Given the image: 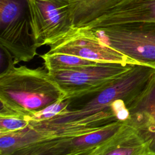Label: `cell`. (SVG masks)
I'll list each match as a JSON object with an SVG mask.
<instances>
[{
  "label": "cell",
  "mask_w": 155,
  "mask_h": 155,
  "mask_svg": "<svg viewBox=\"0 0 155 155\" xmlns=\"http://www.w3.org/2000/svg\"><path fill=\"white\" fill-rule=\"evenodd\" d=\"M116 120L117 119L108 108L84 118L64 124L32 121L27 129L28 145L42 140L82 136L99 130Z\"/></svg>",
  "instance_id": "cell-9"
},
{
  "label": "cell",
  "mask_w": 155,
  "mask_h": 155,
  "mask_svg": "<svg viewBox=\"0 0 155 155\" xmlns=\"http://www.w3.org/2000/svg\"><path fill=\"white\" fill-rule=\"evenodd\" d=\"M0 42L13 50L33 44L27 0H0Z\"/></svg>",
  "instance_id": "cell-8"
},
{
  "label": "cell",
  "mask_w": 155,
  "mask_h": 155,
  "mask_svg": "<svg viewBox=\"0 0 155 155\" xmlns=\"http://www.w3.org/2000/svg\"><path fill=\"white\" fill-rule=\"evenodd\" d=\"M74 27H84L125 0H69Z\"/></svg>",
  "instance_id": "cell-13"
},
{
  "label": "cell",
  "mask_w": 155,
  "mask_h": 155,
  "mask_svg": "<svg viewBox=\"0 0 155 155\" xmlns=\"http://www.w3.org/2000/svg\"><path fill=\"white\" fill-rule=\"evenodd\" d=\"M7 67L0 74V116L30 118L36 112L64 100V91L44 67L16 66L4 53Z\"/></svg>",
  "instance_id": "cell-1"
},
{
  "label": "cell",
  "mask_w": 155,
  "mask_h": 155,
  "mask_svg": "<svg viewBox=\"0 0 155 155\" xmlns=\"http://www.w3.org/2000/svg\"><path fill=\"white\" fill-rule=\"evenodd\" d=\"M139 22H155V0H125L84 27L94 29Z\"/></svg>",
  "instance_id": "cell-11"
},
{
  "label": "cell",
  "mask_w": 155,
  "mask_h": 155,
  "mask_svg": "<svg viewBox=\"0 0 155 155\" xmlns=\"http://www.w3.org/2000/svg\"><path fill=\"white\" fill-rule=\"evenodd\" d=\"M109 108L117 120L124 122L130 117V111L125 102L120 99L114 101Z\"/></svg>",
  "instance_id": "cell-17"
},
{
  "label": "cell",
  "mask_w": 155,
  "mask_h": 155,
  "mask_svg": "<svg viewBox=\"0 0 155 155\" xmlns=\"http://www.w3.org/2000/svg\"><path fill=\"white\" fill-rule=\"evenodd\" d=\"M107 45L137 64L155 70V22H139L92 29Z\"/></svg>",
  "instance_id": "cell-3"
},
{
  "label": "cell",
  "mask_w": 155,
  "mask_h": 155,
  "mask_svg": "<svg viewBox=\"0 0 155 155\" xmlns=\"http://www.w3.org/2000/svg\"><path fill=\"white\" fill-rule=\"evenodd\" d=\"M49 46L48 53L71 54L99 62L137 64L119 51L104 43L95 32L87 27H72Z\"/></svg>",
  "instance_id": "cell-6"
},
{
  "label": "cell",
  "mask_w": 155,
  "mask_h": 155,
  "mask_svg": "<svg viewBox=\"0 0 155 155\" xmlns=\"http://www.w3.org/2000/svg\"><path fill=\"white\" fill-rule=\"evenodd\" d=\"M30 26L38 47L49 45L74 27L69 0H27Z\"/></svg>",
  "instance_id": "cell-5"
},
{
  "label": "cell",
  "mask_w": 155,
  "mask_h": 155,
  "mask_svg": "<svg viewBox=\"0 0 155 155\" xmlns=\"http://www.w3.org/2000/svg\"><path fill=\"white\" fill-rule=\"evenodd\" d=\"M134 64L98 62L75 68L49 72L65 94L64 100L97 93L112 84Z\"/></svg>",
  "instance_id": "cell-4"
},
{
  "label": "cell",
  "mask_w": 155,
  "mask_h": 155,
  "mask_svg": "<svg viewBox=\"0 0 155 155\" xmlns=\"http://www.w3.org/2000/svg\"><path fill=\"white\" fill-rule=\"evenodd\" d=\"M150 145L136 128L124 121L112 136L92 151L91 155H151Z\"/></svg>",
  "instance_id": "cell-10"
},
{
  "label": "cell",
  "mask_w": 155,
  "mask_h": 155,
  "mask_svg": "<svg viewBox=\"0 0 155 155\" xmlns=\"http://www.w3.org/2000/svg\"><path fill=\"white\" fill-rule=\"evenodd\" d=\"M40 56L43 59L44 67L47 69L48 72L94 65L99 62L71 54L62 53H47Z\"/></svg>",
  "instance_id": "cell-14"
},
{
  "label": "cell",
  "mask_w": 155,
  "mask_h": 155,
  "mask_svg": "<svg viewBox=\"0 0 155 155\" xmlns=\"http://www.w3.org/2000/svg\"><path fill=\"white\" fill-rule=\"evenodd\" d=\"M122 123L116 120L82 136L42 140L20 148L15 155H91L95 148L115 133Z\"/></svg>",
  "instance_id": "cell-7"
},
{
  "label": "cell",
  "mask_w": 155,
  "mask_h": 155,
  "mask_svg": "<svg viewBox=\"0 0 155 155\" xmlns=\"http://www.w3.org/2000/svg\"><path fill=\"white\" fill-rule=\"evenodd\" d=\"M150 148L151 153V155H155V139L151 141L150 145Z\"/></svg>",
  "instance_id": "cell-18"
},
{
  "label": "cell",
  "mask_w": 155,
  "mask_h": 155,
  "mask_svg": "<svg viewBox=\"0 0 155 155\" xmlns=\"http://www.w3.org/2000/svg\"><path fill=\"white\" fill-rule=\"evenodd\" d=\"M27 119L16 116H0V134L22 130L29 125Z\"/></svg>",
  "instance_id": "cell-16"
},
{
  "label": "cell",
  "mask_w": 155,
  "mask_h": 155,
  "mask_svg": "<svg viewBox=\"0 0 155 155\" xmlns=\"http://www.w3.org/2000/svg\"><path fill=\"white\" fill-rule=\"evenodd\" d=\"M155 79V70L150 66L136 64L80 107L68 110L53 118L40 122L64 124L77 120L108 108L115 100H124L128 108L145 91ZM35 122V121H34Z\"/></svg>",
  "instance_id": "cell-2"
},
{
  "label": "cell",
  "mask_w": 155,
  "mask_h": 155,
  "mask_svg": "<svg viewBox=\"0 0 155 155\" xmlns=\"http://www.w3.org/2000/svg\"><path fill=\"white\" fill-rule=\"evenodd\" d=\"M72 99H66L55 102L36 112L30 118V122H41L50 120L54 116L64 113L69 110Z\"/></svg>",
  "instance_id": "cell-15"
},
{
  "label": "cell",
  "mask_w": 155,
  "mask_h": 155,
  "mask_svg": "<svg viewBox=\"0 0 155 155\" xmlns=\"http://www.w3.org/2000/svg\"><path fill=\"white\" fill-rule=\"evenodd\" d=\"M128 110L130 117L126 122L151 143L155 139V79Z\"/></svg>",
  "instance_id": "cell-12"
}]
</instances>
